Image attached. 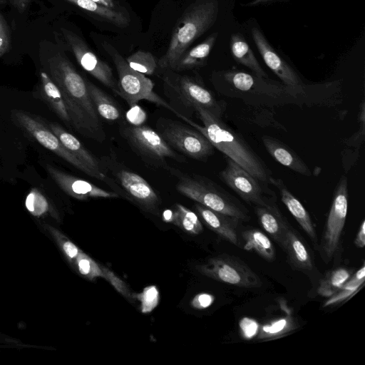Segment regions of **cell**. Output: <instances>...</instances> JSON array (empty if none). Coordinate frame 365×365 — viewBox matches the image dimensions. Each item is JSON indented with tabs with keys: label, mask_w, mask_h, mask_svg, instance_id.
<instances>
[{
	"label": "cell",
	"mask_w": 365,
	"mask_h": 365,
	"mask_svg": "<svg viewBox=\"0 0 365 365\" xmlns=\"http://www.w3.org/2000/svg\"><path fill=\"white\" fill-rule=\"evenodd\" d=\"M242 237L245 241L244 249L254 251L267 261L275 259L276 252L270 238L261 230L253 228L243 231Z\"/></svg>",
	"instance_id": "obj_28"
},
{
	"label": "cell",
	"mask_w": 365,
	"mask_h": 365,
	"mask_svg": "<svg viewBox=\"0 0 365 365\" xmlns=\"http://www.w3.org/2000/svg\"><path fill=\"white\" fill-rule=\"evenodd\" d=\"M86 84L90 97L99 116L108 121L120 119L121 112L117 103L104 91L87 79Z\"/></svg>",
	"instance_id": "obj_26"
},
{
	"label": "cell",
	"mask_w": 365,
	"mask_h": 365,
	"mask_svg": "<svg viewBox=\"0 0 365 365\" xmlns=\"http://www.w3.org/2000/svg\"><path fill=\"white\" fill-rule=\"evenodd\" d=\"M135 297L140 302L141 312L145 314L152 312L158 306L160 298L158 289L154 285L146 287Z\"/></svg>",
	"instance_id": "obj_35"
},
{
	"label": "cell",
	"mask_w": 365,
	"mask_h": 365,
	"mask_svg": "<svg viewBox=\"0 0 365 365\" xmlns=\"http://www.w3.org/2000/svg\"><path fill=\"white\" fill-rule=\"evenodd\" d=\"M252 36L265 64L287 86L297 88L302 81L292 68L271 47L267 39L257 29L251 30Z\"/></svg>",
	"instance_id": "obj_17"
},
{
	"label": "cell",
	"mask_w": 365,
	"mask_h": 365,
	"mask_svg": "<svg viewBox=\"0 0 365 365\" xmlns=\"http://www.w3.org/2000/svg\"><path fill=\"white\" fill-rule=\"evenodd\" d=\"M102 46L112 58L118 75V96L130 106H135L140 101L146 100L161 106L173 112L168 102L163 100L153 91V82L131 68L124 58L110 43L106 41Z\"/></svg>",
	"instance_id": "obj_8"
},
{
	"label": "cell",
	"mask_w": 365,
	"mask_h": 365,
	"mask_svg": "<svg viewBox=\"0 0 365 365\" xmlns=\"http://www.w3.org/2000/svg\"><path fill=\"white\" fill-rule=\"evenodd\" d=\"M79 272L90 279L102 277L108 281L115 289L125 296H129L126 284L110 269L101 266L89 256L80 252L76 259Z\"/></svg>",
	"instance_id": "obj_23"
},
{
	"label": "cell",
	"mask_w": 365,
	"mask_h": 365,
	"mask_svg": "<svg viewBox=\"0 0 365 365\" xmlns=\"http://www.w3.org/2000/svg\"><path fill=\"white\" fill-rule=\"evenodd\" d=\"M262 141L267 153L277 162L301 175H312L304 161L288 145L269 135H263Z\"/></svg>",
	"instance_id": "obj_21"
},
{
	"label": "cell",
	"mask_w": 365,
	"mask_h": 365,
	"mask_svg": "<svg viewBox=\"0 0 365 365\" xmlns=\"http://www.w3.org/2000/svg\"><path fill=\"white\" fill-rule=\"evenodd\" d=\"M48 69L60 89L71 126L88 138L99 143L105 141L106 133L90 97L86 79L60 53L48 58Z\"/></svg>",
	"instance_id": "obj_1"
},
{
	"label": "cell",
	"mask_w": 365,
	"mask_h": 365,
	"mask_svg": "<svg viewBox=\"0 0 365 365\" xmlns=\"http://www.w3.org/2000/svg\"><path fill=\"white\" fill-rule=\"evenodd\" d=\"M202 274L215 280L243 288H258L262 282L240 258L222 254L210 258L206 264L197 267Z\"/></svg>",
	"instance_id": "obj_11"
},
{
	"label": "cell",
	"mask_w": 365,
	"mask_h": 365,
	"mask_svg": "<svg viewBox=\"0 0 365 365\" xmlns=\"http://www.w3.org/2000/svg\"><path fill=\"white\" fill-rule=\"evenodd\" d=\"M14 118L18 124L41 145L58 155L76 169L97 179L96 174L69 152L58 138L38 118L21 110L14 112Z\"/></svg>",
	"instance_id": "obj_13"
},
{
	"label": "cell",
	"mask_w": 365,
	"mask_h": 365,
	"mask_svg": "<svg viewBox=\"0 0 365 365\" xmlns=\"http://www.w3.org/2000/svg\"><path fill=\"white\" fill-rule=\"evenodd\" d=\"M219 177L240 198L249 204L255 206H267L276 202L275 194L267 186V183L255 178L227 157L226 165L220 172Z\"/></svg>",
	"instance_id": "obj_12"
},
{
	"label": "cell",
	"mask_w": 365,
	"mask_h": 365,
	"mask_svg": "<svg viewBox=\"0 0 365 365\" xmlns=\"http://www.w3.org/2000/svg\"><path fill=\"white\" fill-rule=\"evenodd\" d=\"M355 245L359 248H363L365 246V221L363 220L358 230L355 240Z\"/></svg>",
	"instance_id": "obj_42"
},
{
	"label": "cell",
	"mask_w": 365,
	"mask_h": 365,
	"mask_svg": "<svg viewBox=\"0 0 365 365\" xmlns=\"http://www.w3.org/2000/svg\"><path fill=\"white\" fill-rule=\"evenodd\" d=\"M121 136L129 147L148 166L167 170V158L178 163L186 159L173 150L158 133L147 125L123 124L120 128Z\"/></svg>",
	"instance_id": "obj_6"
},
{
	"label": "cell",
	"mask_w": 365,
	"mask_h": 365,
	"mask_svg": "<svg viewBox=\"0 0 365 365\" xmlns=\"http://www.w3.org/2000/svg\"><path fill=\"white\" fill-rule=\"evenodd\" d=\"M14 5L20 11H24L32 0H11Z\"/></svg>",
	"instance_id": "obj_44"
},
{
	"label": "cell",
	"mask_w": 365,
	"mask_h": 365,
	"mask_svg": "<svg viewBox=\"0 0 365 365\" xmlns=\"http://www.w3.org/2000/svg\"><path fill=\"white\" fill-rule=\"evenodd\" d=\"M215 301V297L207 293H200L195 296L191 305L195 309H203L209 307Z\"/></svg>",
	"instance_id": "obj_38"
},
{
	"label": "cell",
	"mask_w": 365,
	"mask_h": 365,
	"mask_svg": "<svg viewBox=\"0 0 365 365\" xmlns=\"http://www.w3.org/2000/svg\"><path fill=\"white\" fill-rule=\"evenodd\" d=\"M63 249L66 255L71 259H76L81 252L73 242L68 240L63 242Z\"/></svg>",
	"instance_id": "obj_41"
},
{
	"label": "cell",
	"mask_w": 365,
	"mask_h": 365,
	"mask_svg": "<svg viewBox=\"0 0 365 365\" xmlns=\"http://www.w3.org/2000/svg\"><path fill=\"white\" fill-rule=\"evenodd\" d=\"M46 170L60 188L68 195L78 200L119 197V195L113 191L101 188L88 181L69 175L51 165H46Z\"/></svg>",
	"instance_id": "obj_16"
},
{
	"label": "cell",
	"mask_w": 365,
	"mask_h": 365,
	"mask_svg": "<svg viewBox=\"0 0 365 365\" xmlns=\"http://www.w3.org/2000/svg\"><path fill=\"white\" fill-rule=\"evenodd\" d=\"M271 1H273V0H253L252 2L249 3L247 4V6H257L260 4L267 3V2H269Z\"/></svg>",
	"instance_id": "obj_45"
},
{
	"label": "cell",
	"mask_w": 365,
	"mask_h": 365,
	"mask_svg": "<svg viewBox=\"0 0 365 365\" xmlns=\"http://www.w3.org/2000/svg\"><path fill=\"white\" fill-rule=\"evenodd\" d=\"M156 128L165 142L185 156L205 161L214 152L215 148L210 141L193 127L160 118L156 122Z\"/></svg>",
	"instance_id": "obj_9"
},
{
	"label": "cell",
	"mask_w": 365,
	"mask_h": 365,
	"mask_svg": "<svg viewBox=\"0 0 365 365\" xmlns=\"http://www.w3.org/2000/svg\"><path fill=\"white\" fill-rule=\"evenodd\" d=\"M292 267L307 274L315 269L312 252L302 235L290 225L279 245Z\"/></svg>",
	"instance_id": "obj_18"
},
{
	"label": "cell",
	"mask_w": 365,
	"mask_h": 365,
	"mask_svg": "<svg viewBox=\"0 0 365 365\" xmlns=\"http://www.w3.org/2000/svg\"><path fill=\"white\" fill-rule=\"evenodd\" d=\"M195 113L203 126L194 121L192 127L206 136L214 148L232 159L261 182L268 183L272 172L264 160L237 133L227 126L222 118L197 106Z\"/></svg>",
	"instance_id": "obj_2"
},
{
	"label": "cell",
	"mask_w": 365,
	"mask_h": 365,
	"mask_svg": "<svg viewBox=\"0 0 365 365\" xmlns=\"http://www.w3.org/2000/svg\"><path fill=\"white\" fill-rule=\"evenodd\" d=\"M365 280V266L363 264L361 267L353 275H351L343 286L324 303V307L336 304L353 296L361 287L363 286Z\"/></svg>",
	"instance_id": "obj_32"
},
{
	"label": "cell",
	"mask_w": 365,
	"mask_h": 365,
	"mask_svg": "<svg viewBox=\"0 0 365 365\" xmlns=\"http://www.w3.org/2000/svg\"><path fill=\"white\" fill-rule=\"evenodd\" d=\"M219 12L217 0H197L178 19L166 53L158 60L163 69H173L190 46L216 21Z\"/></svg>",
	"instance_id": "obj_4"
},
{
	"label": "cell",
	"mask_w": 365,
	"mask_h": 365,
	"mask_svg": "<svg viewBox=\"0 0 365 365\" xmlns=\"http://www.w3.org/2000/svg\"><path fill=\"white\" fill-rule=\"evenodd\" d=\"M240 329L243 337L250 339L257 335L259 326L252 319L244 318L240 321Z\"/></svg>",
	"instance_id": "obj_37"
},
{
	"label": "cell",
	"mask_w": 365,
	"mask_h": 365,
	"mask_svg": "<svg viewBox=\"0 0 365 365\" xmlns=\"http://www.w3.org/2000/svg\"><path fill=\"white\" fill-rule=\"evenodd\" d=\"M348 181L340 178L335 189L331 205L322 232L319 252L324 263L328 264L336 255L348 212Z\"/></svg>",
	"instance_id": "obj_10"
},
{
	"label": "cell",
	"mask_w": 365,
	"mask_h": 365,
	"mask_svg": "<svg viewBox=\"0 0 365 365\" xmlns=\"http://www.w3.org/2000/svg\"><path fill=\"white\" fill-rule=\"evenodd\" d=\"M162 218L165 222L175 225L177 220V211L175 208L165 210L163 212Z\"/></svg>",
	"instance_id": "obj_43"
},
{
	"label": "cell",
	"mask_w": 365,
	"mask_h": 365,
	"mask_svg": "<svg viewBox=\"0 0 365 365\" xmlns=\"http://www.w3.org/2000/svg\"><path fill=\"white\" fill-rule=\"evenodd\" d=\"M102 172L115 181L121 196L134 202L147 211H158L160 200L148 182L120 162L115 154L99 158Z\"/></svg>",
	"instance_id": "obj_7"
},
{
	"label": "cell",
	"mask_w": 365,
	"mask_h": 365,
	"mask_svg": "<svg viewBox=\"0 0 365 365\" xmlns=\"http://www.w3.org/2000/svg\"><path fill=\"white\" fill-rule=\"evenodd\" d=\"M167 171L177 179L176 190L182 195L212 210L249 221L247 209L236 197L206 177L189 174L170 165Z\"/></svg>",
	"instance_id": "obj_5"
},
{
	"label": "cell",
	"mask_w": 365,
	"mask_h": 365,
	"mask_svg": "<svg viewBox=\"0 0 365 365\" xmlns=\"http://www.w3.org/2000/svg\"><path fill=\"white\" fill-rule=\"evenodd\" d=\"M162 81L164 94L173 112L185 122L192 120L197 106L222 118L225 106L196 78L165 69Z\"/></svg>",
	"instance_id": "obj_3"
},
{
	"label": "cell",
	"mask_w": 365,
	"mask_h": 365,
	"mask_svg": "<svg viewBox=\"0 0 365 365\" xmlns=\"http://www.w3.org/2000/svg\"><path fill=\"white\" fill-rule=\"evenodd\" d=\"M351 273V270L346 267H338L328 272L320 279L318 294L324 297H330L343 286Z\"/></svg>",
	"instance_id": "obj_30"
},
{
	"label": "cell",
	"mask_w": 365,
	"mask_h": 365,
	"mask_svg": "<svg viewBox=\"0 0 365 365\" xmlns=\"http://www.w3.org/2000/svg\"><path fill=\"white\" fill-rule=\"evenodd\" d=\"M230 49L233 58L237 63L249 68L257 76L267 77L252 50L241 34H233L231 36Z\"/></svg>",
	"instance_id": "obj_27"
},
{
	"label": "cell",
	"mask_w": 365,
	"mask_h": 365,
	"mask_svg": "<svg viewBox=\"0 0 365 365\" xmlns=\"http://www.w3.org/2000/svg\"><path fill=\"white\" fill-rule=\"evenodd\" d=\"M129 66L144 75H153L158 67V63L152 53L137 51L125 58Z\"/></svg>",
	"instance_id": "obj_33"
},
{
	"label": "cell",
	"mask_w": 365,
	"mask_h": 365,
	"mask_svg": "<svg viewBox=\"0 0 365 365\" xmlns=\"http://www.w3.org/2000/svg\"><path fill=\"white\" fill-rule=\"evenodd\" d=\"M254 210L262 227L280 245L290 224L282 215L276 203L267 206L257 205Z\"/></svg>",
	"instance_id": "obj_22"
},
{
	"label": "cell",
	"mask_w": 365,
	"mask_h": 365,
	"mask_svg": "<svg viewBox=\"0 0 365 365\" xmlns=\"http://www.w3.org/2000/svg\"><path fill=\"white\" fill-rule=\"evenodd\" d=\"M63 35L79 65L92 76L107 88L118 94V83L112 68L100 59L85 41L77 34L66 29H61Z\"/></svg>",
	"instance_id": "obj_14"
},
{
	"label": "cell",
	"mask_w": 365,
	"mask_h": 365,
	"mask_svg": "<svg viewBox=\"0 0 365 365\" xmlns=\"http://www.w3.org/2000/svg\"><path fill=\"white\" fill-rule=\"evenodd\" d=\"M91 1H94L95 3L99 4L102 6H104V7H106V8L115 10V11L127 12L126 10L125 9V8L121 6L118 4V2L115 0H91Z\"/></svg>",
	"instance_id": "obj_40"
},
{
	"label": "cell",
	"mask_w": 365,
	"mask_h": 365,
	"mask_svg": "<svg viewBox=\"0 0 365 365\" xmlns=\"http://www.w3.org/2000/svg\"><path fill=\"white\" fill-rule=\"evenodd\" d=\"M195 210L207 227L222 239L238 246L240 241L237 235V225L240 219L206 207L199 203L195 205Z\"/></svg>",
	"instance_id": "obj_20"
},
{
	"label": "cell",
	"mask_w": 365,
	"mask_h": 365,
	"mask_svg": "<svg viewBox=\"0 0 365 365\" xmlns=\"http://www.w3.org/2000/svg\"><path fill=\"white\" fill-rule=\"evenodd\" d=\"M39 93L42 99L51 107L52 110L67 125L71 126L60 89L46 72L40 73Z\"/></svg>",
	"instance_id": "obj_24"
},
{
	"label": "cell",
	"mask_w": 365,
	"mask_h": 365,
	"mask_svg": "<svg viewBox=\"0 0 365 365\" xmlns=\"http://www.w3.org/2000/svg\"><path fill=\"white\" fill-rule=\"evenodd\" d=\"M297 328L294 319L289 315L280 317L259 327L257 339L271 340L279 338Z\"/></svg>",
	"instance_id": "obj_31"
},
{
	"label": "cell",
	"mask_w": 365,
	"mask_h": 365,
	"mask_svg": "<svg viewBox=\"0 0 365 365\" xmlns=\"http://www.w3.org/2000/svg\"><path fill=\"white\" fill-rule=\"evenodd\" d=\"M120 28L127 27L130 21L127 12L115 11L102 6L91 0H66Z\"/></svg>",
	"instance_id": "obj_29"
},
{
	"label": "cell",
	"mask_w": 365,
	"mask_h": 365,
	"mask_svg": "<svg viewBox=\"0 0 365 365\" xmlns=\"http://www.w3.org/2000/svg\"><path fill=\"white\" fill-rule=\"evenodd\" d=\"M269 183L273 185L278 190L282 202L315 245V247H317L318 239L315 226L304 205L289 191L282 179L271 176L269 179Z\"/></svg>",
	"instance_id": "obj_19"
},
{
	"label": "cell",
	"mask_w": 365,
	"mask_h": 365,
	"mask_svg": "<svg viewBox=\"0 0 365 365\" xmlns=\"http://www.w3.org/2000/svg\"><path fill=\"white\" fill-rule=\"evenodd\" d=\"M47 126L58 138L63 146L76 158L92 170L96 175L97 180L108 185L113 192L120 196V188L113 180L102 172L99 158L91 153L73 135L68 133L60 125L49 122Z\"/></svg>",
	"instance_id": "obj_15"
},
{
	"label": "cell",
	"mask_w": 365,
	"mask_h": 365,
	"mask_svg": "<svg viewBox=\"0 0 365 365\" xmlns=\"http://www.w3.org/2000/svg\"><path fill=\"white\" fill-rule=\"evenodd\" d=\"M9 44V30L3 16L0 14V56L8 51Z\"/></svg>",
	"instance_id": "obj_39"
},
{
	"label": "cell",
	"mask_w": 365,
	"mask_h": 365,
	"mask_svg": "<svg viewBox=\"0 0 365 365\" xmlns=\"http://www.w3.org/2000/svg\"><path fill=\"white\" fill-rule=\"evenodd\" d=\"M177 220L175 225L188 233L197 235L202 230V223L197 215L184 205L175 204Z\"/></svg>",
	"instance_id": "obj_34"
},
{
	"label": "cell",
	"mask_w": 365,
	"mask_h": 365,
	"mask_svg": "<svg viewBox=\"0 0 365 365\" xmlns=\"http://www.w3.org/2000/svg\"><path fill=\"white\" fill-rule=\"evenodd\" d=\"M217 37V33L208 36L204 41L186 51L178 61L173 71L180 72L204 65Z\"/></svg>",
	"instance_id": "obj_25"
},
{
	"label": "cell",
	"mask_w": 365,
	"mask_h": 365,
	"mask_svg": "<svg viewBox=\"0 0 365 365\" xmlns=\"http://www.w3.org/2000/svg\"><path fill=\"white\" fill-rule=\"evenodd\" d=\"M26 207L31 213L39 216L48 210V204L46 197L34 188L26 197Z\"/></svg>",
	"instance_id": "obj_36"
}]
</instances>
